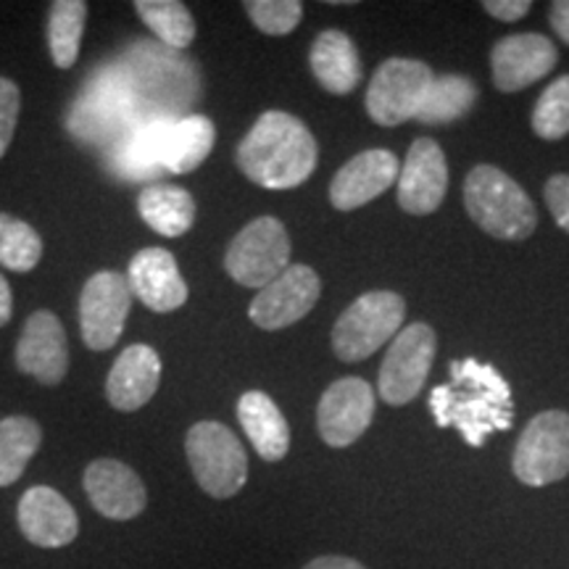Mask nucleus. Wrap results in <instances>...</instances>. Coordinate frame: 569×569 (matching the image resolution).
I'll return each instance as SVG.
<instances>
[{
	"mask_svg": "<svg viewBox=\"0 0 569 569\" xmlns=\"http://www.w3.org/2000/svg\"><path fill=\"white\" fill-rule=\"evenodd\" d=\"M319 148L301 119L284 111L261 113L238 146V167L267 190L298 188L315 174Z\"/></svg>",
	"mask_w": 569,
	"mask_h": 569,
	"instance_id": "obj_1",
	"label": "nucleus"
},
{
	"mask_svg": "<svg viewBox=\"0 0 569 569\" xmlns=\"http://www.w3.org/2000/svg\"><path fill=\"white\" fill-rule=\"evenodd\" d=\"M453 386L436 388L430 409L440 427L457 425L472 446H482L490 432L509 430L515 419L509 382L493 367L475 359L453 361Z\"/></svg>",
	"mask_w": 569,
	"mask_h": 569,
	"instance_id": "obj_2",
	"label": "nucleus"
},
{
	"mask_svg": "<svg viewBox=\"0 0 569 569\" xmlns=\"http://www.w3.org/2000/svg\"><path fill=\"white\" fill-rule=\"evenodd\" d=\"M122 67L140 117L180 122L201 98V71L182 51L156 42H134L124 51Z\"/></svg>",
	"mask_w": 569,
	"mask_h": 569,
	"instance_id": "obj_3",
	"label": "nucleus"
},
{
	"mask_svg": "<svg viewBox=\"0 0 569 569\" xmlns=\"http://www.w3.org/2000/svg\"><path fill=\"white\" fill-rule=\"evenodd\" d=\"M138 119V106L122 67L109 63L98 69L80 90L67 117V127L80 146L111 151Z\"/></svg>",
	"mask_w": 569,
	"mask_h": 569,
	"instance_id": "obj_4",
	"label": "nucleus"
},
{
	"mask_svg": "<svg viewBox=\"0 0 569 569\" xmlns=\"http://www.w3.org/2000/svg\"><path fill=\"white\" fill-rule=\"evenodd\" d=\"M465 206L469 217L498 240H525L536 232L538 213L530 196L507 172L480 163L465 182Z\"/></svg>",
	"mask_w": 569,
	"mask_h": 569,
	"instance_id": "obj_5",
	"label": "nucleus"
},
{
	"mask_svg": "<svg viewBox=\"0 0 569 569\" xmlns=\"http://www.w3.org/2000/svg\"><path fill=\"white\" fill-rule=\"evenodd\" d=\"M407 306L393 290H372L348 306L332 327V351L340 361H365L401 332Z\"/></svg>",
	"mask_w": 569,
	"mask_h": 569,
	"instance_id": "obj_6",
	"label": "nucleus"
},
{
	"mask_svg": "<svg viewBox=\"0 0 569 569\" xmlns=\"http://www.w3.org/2000/svg\"><path fill=\"white\" fill-rule=\"evenodd\" d=\"M184 453L196 482L211 498H232L248 480V457L238 436L222 422H198L184 436Z\"/></svg>",
	"mask_w": 569,
	"mask_h": 569,
	"instance_id": "obj_7",
	"label": "nucleus"
},
{
	"mask_svg": "<svg viewBox=\"0 0 569 569\" xmlns=\"http://www.w3.org/2000/svg\"><path fill=\"white\" fill-rule=\"evenodd\" d=\"M290 267V234L274 217H259L234 234L224 269L243 288H267Z\"/></svg>",
	"mask_w": 569,
	"mask_h": 569,
	"instance_id": "obj_8",
	"label": "nucleus"
},
{
	"mask_svg": "<svg viewBox=\"0 0 569 569\" xmlns=\"http://www.w3.org/2000/svg\"><path fill=\"white\" fill-rule=\"evenodd\" d=\"M519 482L532 488L551 486L569 475V415L551 409L532 417L517 440L511 459Z\"/></svg>",
	"mask_w": 569,
	"mask_h": 569,
	"instance_id": "obj_9",
	"label": "nucleus"
},
{
	"mask_svg": "<svg viewBox=\"0 0 569 569\" xmlns=\"http://www.w3.org/2000/svg\"><path fill=\"white\" fill-rule=\"evenodd\" d=\"M432 80H436V74L425 61H382L367 90V111L372 122L382 127H398L409 122V119H417Z\"/></svg>",
	"mask_w": 569,
	"mask_h": 569,
	"instance_id": "obj_10",
	"label": "nucleus"
},
{
	"mask_svg": "<svg viewBox=\"0 0 569 569\" xmlns=\"http://www.w3.org/2000/svg\"><path fill=\"white\" fill-rule=\"evenodd\" d=\"M436 346L438 340L430 325L415 322L401 327V332L388 348L386 359H382L380 375H377V390H380L382 401L390 407L415 401L427 375H430Z\"/></svg>",
	"mask_w": 569,
	"mask_h": 569,
	"instance_id": "obj_11",
	"label": "nucleus"
},
{
	"mask_svg": "<svg viewBox=\"0 0 569 569\" xmlns=\"http://www.w3.org/2000/svg\"><path fill=\"white\" fill-rule=\"evenodd\" d=\"M132 290L124 274L106 272L92 274L80 296V332L90 351H109L122 338L127 317H130Z\"/></svg>",
	"mask_w": 569,
	"mask_h": 569,
	"instance_id": "obj_12",
	"label": "nucleus"
},
{
	"mask_svg": "<svg viewBox=\"0 0 569 569\" xmlns=\"http://www.w3.org/2000/svg\"><path fill=\"white\" fill-rule=\"evenodd\" d=\"M322 296L319 274L306 264H290L284 272L259 290L248 306V317L261 330H284L315 309Z\"/></svg>",
	"mask_w": 569,
	"mask_h": 569,
	"instance_id": "obj_13",
	"label": "nucleus"
},
{
	"mask_svg": "<svg viewBox=\"0 0 569 569\" xmlns=\"http://www.w3.org/2000/svg\"><path fill=\"white\" fill-rule=\"evenodd\" d=\"M375 390L361 377L336 380L319 398L317 427L327 446L346 448L367 432L375 419Z\"/></svg>",
	"mask_w": 569,
	"mask_h": 569,
	"instance_id": "obj_14",
	"label": "nucleus"
},
{
	"mask_svg": "<svg viewBox=\"0 0 569 569\" xmlns=\"http://www.w3.org/2000/svg\"><path fill=\"white\" fill-rule=\"evenodd\" d=\"M19 372L34 377L42 386H59L69 372V340L61 319L53 311L40 309L27 319L17 343Z\"/></svg>",
	"mask_w": 569,
	"mask_h": 569,
	"instance_id": "obj_15",
	"label": "nucleus"
},
{
	"mask_svg": "<svg viewBox=\"0 0 569 569\" xmlns=\"http://www.w3.org/2000/svg\"><path fill=\"white\" fill-rule=\"evenodd\" d=\"M17 522L21 536L40 549H63L74 543L80 532V519L71 503L59 490L34 486L24 490L17 507Z\"/></svg>",
	"mask_w": 569,
	"mask_h": 569,
	"instance_id": "obj_16",
	"label": "nucleus"
},
{
	"mask_svg": "<svg viewBox=\"0 0 569 569\" xmlns=\"http://www.w3.org/2000/svg\"><path fill=\"white\" fill-rule=\"evenodd\" d=\"M82 482L92 509L113 522L134 519L148 507V493L140 475L124 461L96 459L84 469Z\"/></svg>",
	"mask_w": 569,
	"mask_h": 569,
	"instance_id": "obj_17",
	"label": "nucleus"
},
{
	"mask_svg": "<svg viewBox=\"0 0 569 569\" xmlns=\"http://www.w3.org/2000/svg\"><path fill=\"white\" fill-rule=\"evenodd\" d=\"M557 46L546 34H509V38L498 40L490 53L493 84L501 92L525 90L528 84L543 80L557 67Z\"/></svg>",
	"mask_w": 569,
	"mask_h": 569,
	"instance_id": "obj_18",
	"label": "nucleus"
},
{
	"mask_svg": "<svg viewBox=\"0 0 569 569\" xmlns=\"http://www.w3.org/2000/svg\"><path fill=\"white\" fill-rule=\"evenodd\" d=\"M448 190V167L440 146L430 138L411 142L407 161L398 172V203L403 211L432 213L443 203Z\"/></svg>",
	"mask_w": 569,
	"mask_h": 569,
	"instance_id": "obj_19",
	"label": "nucleus"
},
{
	"mask_svg": "<svg viewBox=\"0 0 569 569\" xmlns=\"http://www.w3.org/2000/svg\"><path fill=\"white\" fill-rule=\"evenodd\" d=\"M127 284L132 296L156 315L177 311L190 296L177 259L167 248H142L134 253L127 269Z\"/></svg>",
	"mask_w": 569,
	"mask_h": 569,
	"instance_id": "obj_20",
	"label": "nucleus"
},
{
	"mask_svg": "<svg viewBox=\"0 0 569 569\" xmlns=\"http://www.w3.org/2000/svg\"><path fill=\"white\" fill-rule=\"evenodd\" d=\"M172 130L169 119L140 117L109 151V169L127 182L156 180L163 172V153Z\"/></svg>",
	"mask_w": 569,
	"mask_h": 569,
	"instance_id": "obj_21",
	"label": "nucleus"
},
{
	"mask_svg": "<svg viewBox=\"0 0 569 569\" xmlns=\"http://www.w3.org/2000/svg\"><path fill=\"white\" fill-rule=\"evenodd\" d=\"M398 163L396 153L382 151H365L353 156L330 182V203L340 211H353L359 206H367L377 196L386 193L390 184L398 182Z\"/></svg>",
	"mask_w": 569,
	"mask_h": 569,
	"instance_id": "obj_22",
	"label": "nucleus"
},
{
	"mask_svg": "<svg viewBox=\"0 0 569 569\" xmlns=\"http://www.w3.org/2000/svg\"><path fill=\"white\" fill-rule=\"evenodd\" d=\"M161 382V356L151 346L134 343L124 348L113 361L109 380H106V398L117 411H138L156 396Z\"/></svg>",
	"mask_w": 569,
	"mask_h": 569,
	"instance_id": "obj_23",
	"label": "nucleus"
},
{
	"mask_svg": "<svg viewBox=\"0 0 569 569\" xmlns=\"http://www.w3.org/2000/svg\"><path fill=\"white\" fill-rule=\"evenodd\" d=\"M238 419L256 453L264 461H282L290 448V427L277 403L261 390H248L238 401Z\"/></svg>",
	"mask_w": 569,
	"mask_h": 569,
	"instance_id": "obj_24",
	"label": "nucleus"
},
{
	"mask_svg": "<svg viewBox=\"0 0 569 569\" xmlns=\"http://www.w3.org/2000/svg\"><path fill=\"white\" fill-rule=\"evenodd\" d=\"M317 82L332 96H348L361 82V59L353 40L340 30H325L309 53Z\"/></svg>",
	"mask_w": 569,
	"mask_h": 569,
	"instance_id": "obj_25",
	"label": "nucleus"
},
{
	"mask_svg": "<svg viewBox=\"0 0 569 569\" xmlns=\"http://www.w3.org/2000/svg\"><path fill=\"white\" fill-rule=\"evenodd\" d=\"M142 222L163 238H180L196 222L193 196L177 184H146L138 198Z\"/></svg>",
	"mask_w": 569,
	"mask_h": 569,
	"instance_id": "obj_26",
	"label": "nucleus"
},
{
	"mask_svg": "<svg viewBox=\"0 0 569 569\" xmlns=\"http://www.w3.org/2000/svg\"><path fill=\"white\" fill-rule=\"evenodd\" d=\"M217 142V127L203 113H190V117L172 122L167 138V153H163V169L172 174H188L209 159Z\"/></svg>",
	"mask_w": 569,
	"mask_h": 569,
	"instance_id": "obj_27",
	"label": "nucleus"
},
{
	"mask_svg": "<svg viewBox=\"0 0 569 569\" xmlns=\"http://www.w3.org/2000/svg\"><path fill=\"white\" fill-rule=\"evenodd\" d=\"M478 101V84L469 77L443 74L436 77L427 90L422 109L417 113V122L422 124H451L457 119L467 117Z\"/></svg>",
	"mask_w": 569,
	"mask_h": 569,
	"instance_id": "obj_28",
	"label": "nucleus"
},
{
	"mask_svg": "<svg viewBox=\"0 0 569 569\" xmlns=\"http://www.w3.org/2000/svg\"><path fill=\"white\" fill-rule=\"evenodd\" d=\"M40 443L42 430L32 417L0 419V488L13 486L24 475Z\"/></svg>",
	"mask_w": 569,
	"mask_h": 569,
	"instance_id": "obj_29",
	"label": "nucleus"
},
{
	"mask_svg": "<svg viewBox=\"0 0 569 569\" xmlns=\"http://www.w3.org/2000/svg\"><path fill=\"white\" fill-rule=\"evenodd\" d=\"M88 21L84 0H56L48 13V48L59 69H71L80 56V42Z\"/></svg>",
	"mask_w": 569,
	"mask_h": 569,
	"instance_id": "obj_30",
	"label": "nucleus"
},
{
	"mask_svg": "<svg viewBox=\"0 0 569 569\" xmlns=\"http://www.w3.org/2000/svg\"><path fill=\"white\" fill-rule=\"evenodd\" d=\"M134 11L161 46L172 51H184L196 40V19L180 0H138Z\"/></svg>",
	"mask_w": 569,
	"mask_h": 569,
	"instance_id": "obj_31",
	"label": "nucleus"
},
{
	"mask_svg": "<svg viewBox=\"0 0 569 569\" xmlns=\"http://www.w3.org/2000/svg\"><path fill=\"white\" fill-rule=\"evenodd\" d=\"M42 259V240L24 219L0 213V267L11 272H32Z\"/></svg>",
	"mask_w": 569,
	"mask_h": 569,
	"instance_id": "obj_32",
	"label": "nucleus"
},
{
	"mask_svg": "<svg viewBox=\"0 0 569 569\" xmlns=\"http://www.w3.org/2000/svg\"><path fill=\"white\" fill-rule=\"evenodd\" d=\"M532 130L543 140H559L569 134V74L553 80L532 109Z\"/></svg>",
	"mask_w": 569,
	"mask_h": 569,
	"instance_id": "obj_33",
	"label": "nucleus"
},
{
	"mask_svg": "<svg viewBox=\"0 0 569 569\" xmlns=\"http://www.w3.org/2000/svg\"><path fill=\"white\" fill-rule=\"evenodd\" d=\"M246 11L261 32L277 38L293 32L303 19V3L298 0H251Z\"/></svg>",
	"mask_w": 569,
	"mask_h": 569,
	"instance_id": "obj_34",
	"label": "nucleus"
},
{
	"mask_svg": "<svg viewBox=\"0 0 569 569\" xmlns=\"http://www.w3.org/2000/svg\"><path fill=\"white\" fill-rule=\"evenodd\" d=\"M21 111V92L19 84L9 80V77H0V159L9 151L13 132H17Z\"/></svg>",
	"mask_w": 569,
	"mask_h": 569,
	"instance_id": "obj_35",
	"label": "nucleus"
},
{
	"mask_svg": "<svg viewBox=\"0 0 569 569\" xmlns=\"http://www.w3.org/2000/svg\"><path fill=\"white\" fill-rule=\"evenodd\" d=\"M546 206L561 230L569 232V174H553L543 188Z\"/></svg>",
	"mask_w": 569,
	"mask_h": 569,
	"instance_id": "obj_36",
	"label": "nucleus"
},
{
	"mask_svg": "<svg viewBox=\"0 0 569 569\" xmlns=\"http://www.w3.org/2000/svg\"><path fill=\"white\" fill-rule=\"evenodd\" d=\"M482 9L498 21H519L522 17H528L532 3L530 0H486Z\"/></svg>",
	"mask_w": 569,
	"mask_h": 569,
	"instance_id": "obj_37",
	"label": "nucleus"
},
{
	"mask_svg": "<svg viewBox=\"0 0 569 569\" xmlns=\"http://www.w3.org/2000/svg\"><path fill=\"white\" fill-rule=\"evenodd\" d=\"M551 27L569 46V0H557L551 6Z\"/></svg>",
	"mask_w": 569,
	"mask_h": 569,
	"instance_id": "obj_38",
	"label": "nucleus"
},
{
	"mask_svg": "<svg viewBox=\"0 0 569 569\" xmlns=\"http://www.w3.org/2000/svg\"><path fill=\"white\" fill-rule=\"evenodd\" d=\"M303 569H367V567L351 557H317L311 559Z\"/></svg>",
	"mask_w": 569,
	"mask_h": 569,
	"instance_id": "obj_39",
	"label": "nucleus"
},
{
	"mask_svg": "<svg viewBox=\"0 0 569 569\" xmlns=\"http://www.w3.org/2000/svg\"><path fill=\"white\" fill-rule=\"evenodd\" d=\"M13 315V296H11V284L6 282V277L0 274V327H6L11 322Z\"/></svg>",
	"mask_w": 569,
	"mask_h": 569,
	"instance_id": "obj_40",
	"label": "nucleus"
}]
</instances>
